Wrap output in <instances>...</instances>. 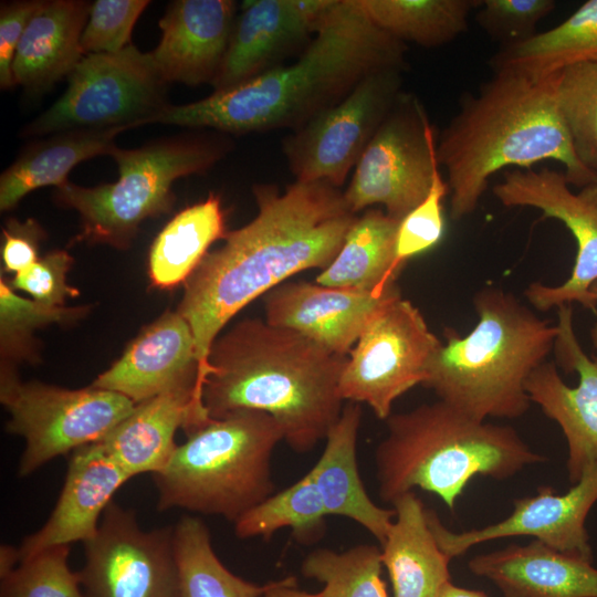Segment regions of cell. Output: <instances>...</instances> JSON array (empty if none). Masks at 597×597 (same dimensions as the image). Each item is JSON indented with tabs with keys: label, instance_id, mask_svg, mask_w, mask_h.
Segmentation results:
<instances>
[{
	"label": "cell",
	"instance_id": "cell-37",
	"mask_svg": "<svg viewBox=\"0 0 597 597\" xmlns=\"http://www.w3.org/2000/svg\"><path fill=\"white\" fill-rule=\"evenodd\" d=\"M70 545L46 548L23 559L1 579L0 597H90L78 572L69 565Z\"/></svg>",
	"mask_w": 597,
	"mask_h": 597
},
{
	"label": "cell",
	"instance_id": "cell-11",
	"mask_svg": "<svg viewBox=\"0 0 597 597\" xmlns=\"http://www.w3.org/2000/svg\"><path fill=\"white\" fill-rule=\"evenodd\" d=\"M441 345L421 312L398 295L377 310L347 355L339 396L386 420L396 399L422 385Z\"/></svg>",
	"mask_w": 597,
	"mask_h": 597
},
{
	"label": "cell",
	"instance_id": "cell-35",
	"mask_svg": "<svg viewBox=\"0 0 597 597\" xmlns=\"http://www.w3.org/2000/svg\"><path fill=\"white\" fill-rule=\"evenodd\" d=\"M381 547L359 544L344 552L316 548L302 562L304 577L324 585L320 597H388Z\"/></svg>",
	"mask_w": 597,
	"mask_h": 597
},
{
	"label": "cell",
	"instance_id": "cell-23",
	"mask_svg": "<svg viewBox=\"0 0 597 597\" xmlns=\"http://www.w3.org/2000/svg\"><path fill=\"white\" fill-rule=\"evenodd\" d=\"M209 420L196 389H175L137 404L101 442L130 478L156 474L177 447L176 431L188 434Z\"/></svg>",
	"mask_w": 597,
	"mask_h": 597
},
{
	"label": "cell",
	"instance_id": "cell-10",
	"mask_svg": "<svg viewBox=\"0 0 597 597\" xmlns=\"http://www.w3.org/2000/svg\"><path fill=\"white\" fill-rule=\"evenodd\" d=\"M166 84L149 52L132 44L116 53L84 55L67 76L63 95L28 124L21 136L147 125L169 105Z\"/></svg>",
	"mask_w": 597,
	"mask_h": 597
},
{
	"label": "cell",
	"instance_id": "cell-17",
	"mask_svg": "<svg viewBox=\"0 0 597 597\" xmlns=\"http://www.w3.org/2000/svg\"><path fill=\"white\" fill-rule=\"evenodd\" d=\"M597 502V463L585 471L570 489L555 493L541 486L534 495L514 500L512 513L481 528L452 532L437 513L427 509V520L440 548L452 559L471 547L510 536H531L569 555L593 562V549L585 523Z\"/></svg>",
	"mask_w": 597,
	"mask_h": 597
},
{
	"label": "cell",
	"instance_id": "cell-9",
	"mask_svg": "<svg viewBox=\"0 0 597 597\" xmlns=\"http://www.w3.org/2000/svg\"><path fill=\"white\" fill-rule=\"evenodd\" d=\"M0 399L10 412L7 431L25 440L20 476L59 455L103 441L136 406L118 392L93 386L66 389L21 383L9 366L2 367Z\"/></svg>",
	"mask_w": 597,
	"mask_h": 597
},
{
	"label": "cell",
	"instance_id": "cell-45",
	"mask_svg": "<svg viewBox=\"0 0 597 597\" xmlns=\"http://www.w3.org/2000/svg\"><path fill=\"white\" fill-rule=\"evenodd\" d=\"M262 597H320V595L298 589L296 587V579L293 576H289L268 583V588Z\"/></svg>",
	"mask_w": 597,
	"mask_h": 597
},
{
	"label": "cell",
	"instance_id": "cell-30",
	"mask_svg": "<svg viewBox=\"0 0 597 597\" xmlns=\"http://www.w3.org/2000/svg\"><path fill=\"white\" fill-rule=\"evenodd\" d=\"M582 63H597V0L586 1L553 29L503 45L490 61L494 73L535 80Z\"/></svg>",
	"mask_w": 597,
	"mask_h": 597
},
{
	"label": "cell",
	"instance_id": "cell-34",
	"mask_svg": "<svg viewBox=\"0 0 597 597\" xmlns=\"http://www.w3.org/2000/svg\"><path fill=\"white\" fill-rule=\"evenodd\" d=\"M328 516L321 494L307 472L298 481L273 493L234 522L241 538L269 540L283 528H291L296 541H314L325 530Z\"/></svg>",
	"mask_w": 597,
	"mask_h": 597
},
{
	"label": "cell",
	"instance_id": "cell-15",
	"mask_svg": "<svg viewBox=\"0 0 597 597\" xmlns=\"http://www.w3.org/2000/svg\"><path fill=\"white\" fill-rule=\"evenodd\" d=\"M493 195L505 207H531L544 218L562 221L577 244L569 277L557 286L531 283L524 291L527 301L546 312L576 302L597 312L590 286L597 281V184L569 189L564 172L549 168L513 169L494 186Z\"/></svg>",
	"mask_w": 597,
	"mask_h": 597
},
{
	"label": "cell",
	"instance_id": "cell-21",
	"mask_svg": "<svg viewBox=\"0 0 597 597\" xmlns=\"http://www.w3.org/2000/svg\"><path fill=\"white\" fill-rule=\"evenodd\" d=\"M129 479L102 442L74 450L51 515L19 546L21 561L53 546L84 544L94 537L113 495Z\"/></svg>",
	"mask_w": 597,
	"mask_h": 597
},
{
	"label": "cell",
	"instance_id": "cell-48",
	"mask_svg": "<svg viewBox=\"0 0 597 597\" xmlns=\"http://www.w3.org/2000/svg\"><path fill=\"white\" fill-rule=\"evenodd\" d=\"M590 294L593 295L597 305V281L590 286ZM590 341L594 348L597 350V321L590 331Z\"/></svg>",
	"mask_w": 597,
	"mask_h": 597
},
{
	"label": "cell",
	"instance_id": "cell-20",
	"mask_svg": "<svg viewBox=\"0 0 597 597\" xmlns=\"http://www.w3.org/2000/svg\"><path fill=\"white\" fill-rule=\"evenodd\" d=\"M198 373L196 343L188 322L178 312H167L147 326L91 386L118 392L136 405L182 388H193L201 397Z\"/></svg>",
	"mask_w": 597,
	"mask_h": 597
},
{
	"label": "cell",
	"instance_id": "cell-40",
	"mask_svg": "<svg viewBox=\"0 0 597 597\" xmlns=\"http://www.w3.org/2000/svg\"><path fill=\"white\" fill-rule=\"evenodd\" d=\"M147 0H96L82 33L84 55L116 53L129 45L133 28Z\"/></svg>",
	"mask_w": 597,
	"mask_h": 597
},
{
	"label": "cell",
	"instance_id": "cell-42",
	"mask_svg": "<svg viewBox=\"0 0 597 597\" xmlns=\"http://www.w3.org/2000/svg\"><path fill=\"white\" fill-rule=\"evenodd\" d=\"M72 263L73 259L66 251H51L14 274L8 283L12 289L29 293L38 302L64 306L66 298L78 295V291L66 282Z\"/></svg>",
	"mask_w": 597,
	"mask_h": 597
},
{
	"label": "cell",
	"instance_id": "cell-13",
	"mask_svg": "<svg viewBox=\"0 0 597 597\" xmlns=\"http://www.w3.org/2000/svg\"><path fill=\"white\" fill-rule=\"evenodd\" d=\"M402 72L386 69L366 76L342 101L283 139L295 180L341 188L399 97Z\"/></svg>",
	"mask_w": 597,
	"mask_h": 597
},
{
	"label": "cell",
	"instance_id": "cell-28",
	"mask_svg": "<svg viewBox=\"0 0 597 597\" xmlns=\"http://www.w3.org/2000/svg\"><path fill=\"white\" fill-rule=\"evenodd\" d=\"M126 127L71 129L52 134L25 148L0 177V209L14 208L29 192L45 186L55 188L80 163L109 155L115 137Z\"/></svg>",
	"mask_w": 597,
	"mask_h": 597
},
{
	"label": "cell",
	"instance_id": "cell-31",
	"mask_svg": "<svg viewBox=\"0 0 597 597\" xmlns=\"http://www.w3.org/2000/svg\"><path fill=\"white\" fill-rule=\"evenodd\" d=\"M227 232L221 199L213 192L178 212L151 244L148 273L153 285L170 289L185 283L209 247Z\"/></svg>",
	"mask_w": 597,
	"mask_h": 597
},
{
	"label": "cell",
	"instance_id": "cell-4",
	"mask_svg": "<svg viewBox=\"0 0 597 597\" xmlns=\"http://www.w3.org/2000/svg\"><path fill=\"white\" fill-rule=\"evenodd\" d=\"M557 73L535 80L496 72L476 95L464 97L437 143L453 220L471 214L490 177L509 166L531 169L552 159L564 166L569 185L597 184V172L578 159L559 113Z\"/></svg>",
	"mask_w": 597,
	"mask_h": 597
},
{
	"label": "cell",
	"instance_id": "cell-46",
	"mask_svg": "<svg viewBox=\"0 0 597 597\" xmlns=\"http://www.w3.org/2000/svg\"><path fill=\"white\" fill-rule=\"evenodd\" d=\"M20 551L19 547H14L9 544L1 545L0 547V578H4L10 575L20 564Z\"/></svg>",
	"mask_w": 597,
	"mask_h": 597
},
{
	"label": "cell",
	"instance_id": "cell-29",
	"mask_svg": "<svg viewBox=\"0 0 597 597\" xmlns=\"http://www.w3.org/2000/svg\"><path fill=\"white\" fill-rule=\"evenodd\" d=\"M399 220L370 208L357 218L344 243L315 282L329 287L384 293L401 272L396 263Z\"/></svg>",
	"mask_w": 597,
	"mask_h": 597
},
{
	"label": "cell",
	"instance_id": "cell-32",
	"mask_svg": "<svg viewBox=\"0 0 597 597\" xmlns=\"http://www.w3.org/2000/svg\"><path fill=\"white\" fill-rule=\"evenodd\" d=\"M356 3L376 25L401 42L438 48L467 30L468 17L480 1L356 0Z\"/></svg>",
	"mask_w": 597,
	"mask_h": 597
},
{
	"label": "cell",
	"instance_id": "cell-41",
	"mask_svg": "<svg viewBox=\"0 0 597 597\" xmlns=\"http://www.w3.org/2000/svg\"><path fill=\"white\" fill-rule=\"evenodd\" d=\"M475 15L478 24L503 45L535 34L536 24L556 7L553 0H483Z\"/></svg>",
	"mask_w": 597,
	"mask_h": 597
},
{
	"label": "cell",
	"instance_id": "cell-27",
	"mask_svg": "<svg viewBox=\"0 0 597 597\" xmlns=\"http://www.w3.org/2000/svg\"><path fill=\"white\" fill-rule=\"evenodd\" d=\"M395 519L381 547L392 597H439L451 582V558L440 548L427 520V509L412 492L392 503Z\"/></svg>",
	"mask_w": 597,
	"mask_h": 597
},
{
	"label": "cell",
	"instance_id": "cell-24",
	"mask_svg": "<svg viewBox=\"0 0 597 597\" xmlns=\"http://www.w3.org/2000/svg\"><path fill=\"white\" fill-rule=\"evenodd\" d=\"M468 568L492 582L504 597H597L593 562L537 540L475 555Z\"/></svg>",
	"mask_w": 597,
	"mask_h": 597
},
{
	"label": "cell",
	"instance_id": "cell-18",
	"mask_svg": "<svg viewBox=\"0 0 597 597\" xmlns=\"http://www.w3.org/2000/svg\"><path fill=\"white\" fill-rule=\"evenodd\" d=\"M338 0H250L242 3L223 61L211 86L223 91L272 69L302 40L316 33Z\"/></svg>",
	"mask_w": 597,
	"mask_h": 597
},
{
	"label": "cell",
	"instance_id": "cell-44",
	"mask_svg": "<svg viewBox=\"0 0 597 597\" xmlns=\"http://www.w3.org/2000/svg\"><path fill=\"white\" fill-rule=\"evenodd\" d=\"M44 237L35 220L20 222L9 219L2 228L1 259L4 270L17 274L35 263L40 259L39 247Z\"/></svg>",
	"mask_w": 597,
	"mask_h": 597
},
{
	"label": "cell",
	"instance_id": "cell-5",
	"mask_svg": "<svg viewBox=\"0 0 597 597\" xmlns=\"http://www.w3.org/2000/svg\"><path fill=\"white\" fill-rule=\"evenodd\" d=\"M473 306L476 325L465 336L444 328L422 386L474 419L519 418L531 405L526 381L553 352L557 325L496 286L479 290Z\"/></svg>",
	"mask_w": 597,
	"mask_h": 597
},
{
	"label": "cell",
	"instance_id": "cell-25",
	"mask_svg": "<svg viewBox=\"0 0 597 597\" xmlns=\"http://www.w3.org/2000/svg\"><path fill=\"white\" fill-rule=\"evenodd\" d=\"M362 422L359 404L348 402L327 433L324 451L308 471L328 515L350 519L384 544L395 510L377 505L367 494L356 458Z\"/></svg>",
	"mask_w": 597,
	"mask_h": 597
},
{
	"label": "cell",
	"instance_id": "cell-1",
	"mask_svg": "<svg viewBox=\"0 0 597 597\" xmlns=\"http://www.w3.org/2000/svg\"><path fill=\"white\" fill-rule=\"evenodd\" d=\"M258 213L228 231L185 282L178 313L188 322L199 364L198 387L208 373L211 346L243 307L290 276L324 270L356 222L343 191L325 181H297L280 191L256 184Z\"/></svg>",
	"mask_w": 597,
	"mask_h": 597
},
{
	"label": "cell",
	"instance_id": "cell-22",
	"mask_svg": "<svg viewBox=\"0 0 597 597\" xmlns=\"http://www.w3.org/2000/svg\"><path fill=\"white\" fill-rule=\"evenodd\" d=\"M232 0H178L159 21L161 39L149 52L166 82L211 84L223 61L235 22Z\"/></svg>",
	"mask_w": 597,
	"mask_h": 597
},
{
	"label": "cell",
	"instance_id": "cell-12",
	"mask_svg": "<svg viewBox=\"0 0 597 597\" xmlns=\"http://www.w3.org/2000/svg\"><path fill=\"white\" fill-rule=\"evenodd\" d=\"M439 167L428 115L401 92L354 168L345 201L356 214L381 205L400 221L427 197Z\"/></svg>",
	"mask_w": 597,
	"mask_h": 597
},
{
	"label": "cell",
	"instance_id": "cell-3",
	"mask_svg": "<svg viewBox=\"0 0 597 597\" xmlns=\"http://www.w3.org/2000/svg\"><path fill=\"white\" fill-rule=\"evenodd\" d=\"M346 360L294 331L247 318L213 342L202 404L210 419L243 409L269 413L292 450L308 452L342 413Z\"/></svg>",
	"mask_w": 597,
	"mask_h": 597
},
{
	"label": "cell",
	"instance_id": "cell-2",
	"mask_svg": "<svg viewBox=\"0 0 597 597\" xmlns=\"http://www.w3.org/2000/svg\"><path fill=\"white\" fill-rule=\"evenodd\" d=\"M406 43L376 25L356 0H338L297 61L184 105H167L148 124L231 134L298 129L342 101L366 76L406 67Z\"/></svg>",
	"mask_w": 597,
	"mask_h": 597
},
{
	"label": "cell",
	"instance_id": "cell-39",
	"mask_svg": "<svg viewBox=\"0 0 597 597\" xmlns=\"http://www.w3.org/2000/svg\"><path fill=\"white\" fill-rule=\"evenodd\" d=\"M448 191L439 170L427 197L400 220L396 238V263L400 269L409 259L441 241L444 232L442 201Z\"/></svg>",
	"mask_w": 597,
	"mask_h": 597
},
{
	"label": "cell",
	"instance_id": "cell-43",
	"mask_svg": "<svg viewBox=\"0 0 597 597\" xmlns=\"http://www.w3.org/2000/svg\"><path fill=\"white\" fill-rule=\"evenodd\" d=\"M42 1L4 2L0 9V85L8 90L15 85L12 64L24 30Z\"/></svg>",
	"mask_w": 597,
	"mask_h": 597
},
{
	"label": "cell",
	"instance_id": "cell-26",
	"mask_svg": "<svg viewBox=\"0 0 597 597\" xmlns=\"http://www.w3.org/2000/svg\"><path fill=\"white\" fill-rule=\"evenodd\" d=\"M91 6L83 0L41 2L14 55L15 85L41 93L71 74L84 56L81 38Z\"/></svg>",
	"mask_w": 597,
	"mask_h": 597
},
{
	"label": "cell",
	"instance_id": "cell-8",
	"mask_svg": "<svg viewBox=\"0 0 597 597\" xmlns=\"http://www.w3.org/2000/svg\"><path fill=\"white\" fill-rule=\"evenodd\" d=\"M227 145L208 137H172L135 149L116 147L115 182L82 187L69 180L56 188L55 200L81 217L74 241L127 248L140 223L170 211L172 185L185 176L206 172L226 154Z\"/></svg>",
	"mask_w": 597,
	"mask_h": 597
},
{
	"label": "cell",
	"instance_id": "cell-33",
	"mask_svg": "<svg viewBox=\"0 0 597 597\" xmlns=\"http://www.w3.org/2000/svg\"><path fill=\"white\" fill-rule=\"evenodd\" d=\"M172 545L184 597H262L258 585L230 572L213 551L210 531L196 516L185 515L172 526Z\"/></svg>",
	"mask_w": 597,
	"mask_h": 597
},
{
	"label": "cell",
	"instance_id": "cell-36",
	"mask_svg": "<svg viewBox=\"0 0 597 597\" xmlns=\"http://www.w3.org/2000/svg\"><path fill=\"white\" fill-rule=\"evenodd\" d=\"M555 94L578 159L597 172V63L559 71Z\"/></svg>",
	"mask_w": 597,
	"mask_h": 597
},
{
	"label": "cell",
	"instance_id": "cell-38",
	"mask_svg": "<svg viewBox=\"0 0 597 597\" xmlns=\"http://www.w3.org/2000/svg\"><path fill=\"white\" fill-rule=\"evenodd\" d=\"M85 307L48 305L17 295L9 283L0 281L1 350L6 356H22L32 332L51 323H67L81 317Z\"/></svg>",
	"mask_w": 597,
	"mask_h": 597
},
{
	"label": "cell",
	"instance_id": "cell-47",
	"mask_svg": "<svg viewBox=\"0 0 597 597\" xmlns=\"http://www.w3.org/2000/svg\"><path fill=\"white\" fill-rule=\"evenodd\" d=\"M439 597H489L481 590L459 587L449 582L441 590Z\"/></svg>",
	"mask_w": 597,
	"mask_h": 597
},
{
	"label": "cell",
	"instance_id": "cell-19",
	"mask_svg": "<svg viewBox=\"0 0 597 597\" xmlns=\"http://www.w3.org/2000/svg\"><path fill=\"white\" fill-rule=\"evenodd\" d=\"M398 295L397 284L373 293L316 282H284L264 295L265 322L294 331L332 354L347 356L377 310Z\"/></svg>",
	"mask_w": 597,
	"mask_h": 597
},
{
	"label": "cell",
	"instance_id": "cell-14",
	"mask_svg": "<svg viewBox=\"0 0 597 597\" xmlns=\"http://www.w3.org/2000/svg\"><path fill=\"white\" fill-rule=\"evenodd\" d=\"M78 575L90 597H184L172 526L146 531L134 511L114 501L95 536L84 543Z\"/></svg>",
	"mask_w": 597,
	"mask_h": 597
},
{
	"label": "cell",
	"instance_id": "cell-6",
	"mask_svg": "<svg viewBox=\"0 0 597 597\" xmlns=\"http://www.w3.org/2000/svg\"><path fill=\"white\" fill-rule=\"evenodd\" d=\"M375 451L380 499L391 504L421 489L453 510L475 476L506 480L546 461L510 426L474 419L437 400L391 413Z\"/></svg>",
	"mask_w": 597,
	"mask_h": 597
},
{
	"label": "cell",
	"instance_id": "cell-16",
	"mask_svg": "<svg viewBox=\"0 0 597 597\" xmlns=\"http://www.w3.org/2000/svg\"><path fill=\"white\" fill-rule=\"evenodd\" d=\"M555 363L545 362L528 377L531 402L562 429L567 442L568 479L576 483L597 463V356L582 348L574 329L573 307H557Z\"/></svg>",
	"mask_w": 597,
	"mask_h": 597
},
{
	"label": "cell",
	"instance_id": "cell-7",
	"mask_svg": "<svg viewBox=\"0 0 597 597\" xmlns=\"http://www.w3.org/2000/svg\"><path fill=\"white\" fill-rule=\"evenodd\" d=\"M187 437L153 474L157 510L184 509L234 523L273 494L271 462L283 431L272 416L238 410Z\"/></svg>",
	"mask_w": 597,
	"mask_h": 597
}]
</instances>
